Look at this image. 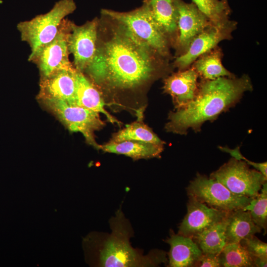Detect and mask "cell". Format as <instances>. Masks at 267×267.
I'll return each instance as SVG.
<instances>
[{"mask_svg":"<svg viewBox=\"0 0 267 267\" xmlns=\"http://www.w3.org/2000/svg\"><path fill=\"white\" fill-rule=\"evenodd\" d=\"M155 55L158 54L137 44L118 29L109 40L101 44L97 41L94 58L84 73L106 90H134L160 74Z\"/></svg>","mask_w":267,"mask_h":267,"instance_id":"obj_1","label":"cell"},{"mask_svg":"<svg viewBox=\"0 0 267 267\" xmlns=\"http://www.w3.org/2000/svg\"><path fill=\"white\" fill-rule=\"evenodd\" d=\"M252 90L251 80L246 74L239 78L202 80L195 98L184 107L169 113L165 129L181 135L186 134L189 129L199 132L205 122L215 120L239 102L245 92Z\"/></svg>","mask_w":267,"mask_h":267,"instance_id":"obj_2","label":"cell"},{"mask_svg":"<svg viewBox=\"0 0 267 267\" xmlns=\"http://www.w3.org/2000/svg\"><path fill=\"white\" fill-rule=\"evenodd\" d=\"M111 232L89 236L87 245L94 265L102 267H151L168 262L166 253L154 249L147 255L130 243L133 231L121 209L109 222Z\"/></svg>","mask_w":267,"mask_h":267,"instance_id":"obj_3","label":"cell"},{"mask_svg":"<svg viewBox=\"0 0 267 267\" xmlns=\"http://www.w3.org/2000/svg\"><path fill=\"white\" fill-rule=\"evenodd\" d=\"M101 13L116 22L119 29L137 44L163 57L169 54V40L154 22L144 2L131 11L102 9Z\"/></svg>","mask_w":267,"mask_h":267,"instance_id":"obj_4","label":"cell"},{"mask_svg":"<svg viewBox=\"0 0 267 267\" xmlns=\"http://www.w3.org/2000/svg\"><path fill=\"white\" fill-rule=\"evenodd\" d=\"M76 8L73 0H60L47 13L18 23L17 28L21 40L31 48L30 55L54 39L63 20Z\"/></svg>","mask_w":267,"mask_h":267,"instance_id":"obj_5","label":"cell"},{"mask_svg":"<svg viewBox=\"0 0 267 267\" xmlns=\"http://www.w3.org/2000/svg\"><path fill=\"white\" fill-rule=\"evenodd\" d=\"M38 100L70 132L81 133L89 144L99 150L100 144L96 142L94 134L105 125L100 119L99 113L62 100L51 98Z\"/></svg>","mask_w":267,"mask_h":267,"instance_id":"obj_6","label":"cell"},{"mask_svg":"<svg viewBox=\"0 0 267 267\" xmlns=\"http://www.w3.org/2000/svg\"><path fill=\"white\" fill-rule=\"evenodd\" d=\"M188 196L217 210L243 209L252 198L235 194L216 179L197 173L186 188Z\"/></svg>","mask_w":267,"mask_h":267,"instance_id":"obj_7","label":"cell"},{"mask_svg":"<svg viewBox=\"0 0 267 267\" xmlns=\"http://www.w3.org/2000/svg\"><path fill=\"white\" fill-rule=\"evenodd\" d=\"M210 177L233 193L251 198L259 194L267 178L258 170L251 169L244 161L233 157L211 173Z\"/></svg>","mask_w":267,"mask_h":267,"instance_id":"obj_8","label":"cell"},{"mask_svg":"<svg viewBox=\"0 0 267 267\" xmlns=\"http://www.w3.org/2000/svg\"><path fill=\"white\" fill-rule=\"evenodd\" d=\"M71 23V21L64 19L54 39L29 56L28 61L37 66L40 78L62 70H76L69 58L68 39Z\"/></svg>","mask_w":267,"mask_h":267,"instance_id":"obj_9","label":"cell"},{"mask_svg":"<svg viewBox=\"0 0 267 267\" xmlns=\"http://www.w3.org/2000/svg\"><path fill=\"white\" fill-rule=\"evenodd\" d=\"M236 27L237 23L229 19L217 23L211 22L192 41L186 51L176 58L175 65L178 71L189 68L201 55L218 46L220 42L232 38Z\"/></svg>","mask_w":267,"mask_h":267,"instance_id":"obj_10","label":"cell"},{"mask_svg":"<svg viewBox=\"0 0 267 267\" xmlns=\"http://www.w3.org/2000/svg\"><path fill=\"white\" fill-rule=\"evenodd\" d=\"M98 22L97 19L82 25L72 22L68 39V47L74 57L75 69L84 73L95 56L98 41Z\"/></svg>","mask_w":267,"mask_h":267,"instance_id":"obj_11","label":"cell"},{"mask_svg":"<svg viewBox=\"0 0 267 267\" xmlns=\"http://www.w3.org/2000/svg\"><path fill=\"white\" fill-rule=\"evenodd\" d=\"M188 198L187 213L178 227V234L183 236L192 238L221 221L229 213L209 207L192 197Z\"/></svg>","mask_w":267,"mask_h":267,"instance_id":"obj_12","label":"cell"},{"mask_svg":"<svg viewBox=\"0 0 267 267\" xmlns=\"http://www.w3.org/2000/svg\"><path fill=\"white\" fill-rule=\"evenodd\" d=\"M178 12V36L177 44L180 53H184L192 41L211 22L209 19L192 3L175 0Z\"/></svg>","mask_w":267,"mask_h":267,"instance_id":"obj_13","label":"cell"},{"mask_svg":"<svg viewBox=\"0 0 267 267\" xmlns=\"http://www.w3.org/2000/svg\"><path fill=\"white\" fill-rule=\"evenodd\" d=\"M198 78L196 72L190 67L164 79V92L172 97L176 109L184 107L195 98L198 88Z\"/></svg>","mask_w":267,"mask_h":267,"instance_id":"obj_14","label":"cell"},{"mask_svg":"<svg viewBox=\"0 0 267 267\" xmlns=\"http://www.w3.org/2000/svg\"><path fill=\"white\" fill-rule=\"evenodd\" d=\"M77 71L62 70L40 78L38 99H59L74 105Z\"/></svg>","mask_w":267,"mask_h":267,"instance_id":"obj_15","label":"cell"},{"mask_svg":"<svg viewBox=\"0 0 267 267\" xmlns=\"http://www.w3.org/2000/svg\"><path fill=\"white\" fill-rule=\"evenodd\" d=\"M74 105L104 114L108 122L119 126L122 124L111 115L105 108L107 105L103 94L84 73L77 71Z\"/></svg>","mask_w":267,"mask_h":267,"instance_id":"obj_16","label":"cell"},{"mask_svg":"<svg viewBox=\"0 0 267 267\" xmlns=\"http://www.w3.org/2000/svg\"><path fill=\"white\" fill-rule=\"evenodd\" d=\"M170 246L168 267H194L202 252L193 239L172 233L165 241Z\"/></svg>","mask_w":267,"mask_h":267,"instance_id":"obj_17","label":"cell"},{"mask_svg":"<svg viewBox=\"0 0 267 267\" xmlns=\"http://www.w3.org/2000/svg\"><path fill=\"white\" fill-rule=\"evenodd\" d=\"M163 149L164 145L136 140L109 141L99 146V150L105 152L124 155L134 160L159 158Z\"/></svg>","mask_w":267,"mask_h":267,"instance_id":"obj_18","label":"cell"},{"mask_svg":"<svg viewBox=\"0 0 267 267\" xmlns=\"http://www.w3.org/2000/svg\"><path fill=\"white\" fill-rule=\"evenodd\" d=\"M144 3L154 22L169 40L176 34L178 36L175 0H145Z\"/></svg>","mask_w":267,"mask_h":267,"instance_id":"obj_19","label":"cell"},{"mask_svg":"<svg viewBox=\"0 0 267 267\" xmlns=\"http://www.w3.org/2000/svg\"><path fill=\"white\" fill-rule=\"evenodd\" d=\"M261 231L248 211L239 209L229 212L225 232L226 244L239 243Z\"/></svg>","mask_w":267,"mask_h":267,"instance_id":"obj_20","label":"cell"},{"mask_svg":"<svg viewBox=\"0 0 267 267\" xmlns=\"http://www.w3.org/2000/svg\"><path fill=\"white\" fill-rule=\"evenodd\" d=\"M222 52L218 46L199 56L191 67L202 80H213L221 77L233 78L235 76L222 64Z\"/></svg>","mask_w":267,"mask_h":267,"instance_id":"obj_21","label":"cell"},{"mask_svg":"<svg viewBox=\"0 0 267 267\" xmlns=\"http://www.w3.org/2000/svg\"><path fill=\"white\" fill-rule=\"evenodd\" d=\"M143 113L142 109L139 110L137 112L138 119L113 134L109 141L120 142L126 140H136L164 145L165 142L162 140L142 121Z\"/></svg>","mask_w":267,"mask_h":267,"instance_id":"obj_22","label":"cell"},{"mask_svg":"<svg viewBox=\"0 0 267 267\" xmlns=\"http://www.w3.org/2000/svg\"><path fill=\"white\" fill-rule=\"evenodd\" d=\"M227 216L192 238L203 253L220 254L226 244L225 232Z\"/></svg>","mask_w":267,"mask_h":267,"instance_id":"obj_23","label":"cell"},{"mask_svg":"<svg viewBox=\"0 0 267 267\" xmlns=\"http://www.w3.org/2000/svg\"><path fill=\"white\" fill-rule=\"evenodd\" d=\"M219 256L221 267H254L253 257L240 242L227 243Z\"/></svg>","mask_w":267,"mask_h":267,"instance_id":"obj_24","label":"cell"},{"mask_svg":"<svg viewBox=\"0 0 267 267\" xmlns=\"http://www.w3.org/2000/svg\"><path fill=\"white\" fill-rule=\"evenodd\" d=\"M243 210L248 211L254 223L265 235L267 230V183H264L259 194L252 198Z\"/></svg>","mask_w":267,"mask_h":267,"instance_id":"obj_25","label":"cell"},{"mask_svg":"<svg viewBox=\"0 0 267 267\" xmlns=\"http://www.w3.org/2000/svg\"><path fill=\"white\" fill-rule=\"evenodd\" d=\"M192 0L210 21L217 23L229 19L230 8L222 0Z\"/></svg>","mask_w":267,"mask_h":267,"instance_id":"obj_26","label":"cell"},{"mask_svg":"<svg viewBox=\"0 0 267 267\" xmlns=\"http://www.w3.org/2000/svg\"><path fill=\"white\" fill-rule=\"evenodd\" d=\"M253 257L267 259V244L255 235L240 242Z\"/></svg>","mask_w":267,"mask_h":267,"instance_id":"obj_27","label":"cell"},{"mask_svg":"<svg viewBox=\"0 0 267 267\" xmlns=\"http://www.w3.org/2000/svg\"><path fill=\"white\" fill-rule=\"evenodd\" d=\"M219 148L222 151L228 153L233 158L237 160L244 161L247 164L253 167L255 169L261 172L265 177L267 178V162L263 163H256L246 159L241 153L239 147H237L234 149H230L227 147L220 146Z\"/></svg>","mask_w":267,"mask_h":267,"instance_id":"obj_28","label":"cell"},{"mask_svg":"<svg viewBox=\"0 0 267 267\" xmlns=\"http://www.w3.org/2000/svg\"><path fill=\"white\" fill-rule=\"evenodd\" d=\"M194 267H221L219 254L202 253Z\"/></svg>","mask_w":267,"mask_h":267,"instance_id":"obj_29","label":"cell"},{"mask_svg":"<svg viewBox=\"0 0 267 267\" xmlns=\"http://www.w3.org/2000/svg\"><path fill=\"white\" fill-rule=\"evenodd\" d=\"M254 267H266L267 266V259L259 257H253Z\"/></svg>","mask_w":267,"mask_h":267,"instance_id":"obj_30","label":"cell"},{"mask_svg":"<svg viewBox=\"0 0 267 267\" xmlns=\"http://www.w3.org/2000/svg\"><path fill=\"white\" fill-rule=\"evenodd\" d=\"M223 2L225 3L226 4H228L227 0H222Z\"/></svg>","mask_w":267,"mask_h":267,"instance_id":"obj_31","label":"cell"}]
</instances>
